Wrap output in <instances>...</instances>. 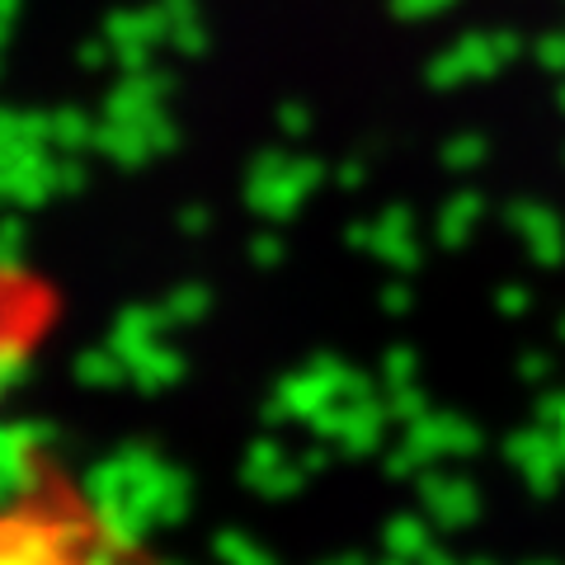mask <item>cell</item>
<instances>
[{
	"instance_id": "6da1fadb",
	"label": "cell",
	"mask_w": 565,
	"mask_h": 565,
	"mask_svg": "<svg viewBox=\"0 0 565 565\" xmlns=\"http://www.w3.org/2000/svg\"><path fill=\"white\" fill-rule=\"evenodd\" d=\"M66 288L43 264L0 255V401L47 353L66 326Z\"/></svg>"
}]
</instances>
